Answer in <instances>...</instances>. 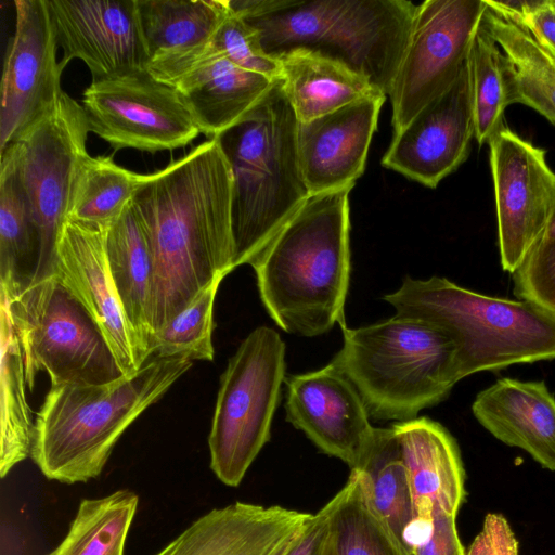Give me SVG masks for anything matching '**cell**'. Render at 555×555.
Instances as JSON below:
<instances>
[{"label":"cell","mask_w":555,"mask_h":555,"mask_svg":"<svg viewBox=\"0 0 555 555\" xmlns=\"http://www.w3.org/2000/svg\"><path fill=\"white\" fill-rule=\"evenodd\" d=\"M282 79L217 138L232 172V268L250 263L310 196Z\"/></svg>","instance_id":"5"},{"label":"cell","mask_w":555,"mask_h":555,"mask_svg":"<svg viewBox=\"0 0 555 555\" xmlns=\"http://www.w3.org/2000/svg\"><path fill=\"white\" fill-rule=\"evenodd\" d=\"M276 60L284 92L299 122L360 100L385 95L362 75L312 51L294 50Z\"/></svg>","instance_id":"25"},{"label":"cell","mask_w":555,"mask_h":555,"mask_svg":"<svg viewBox=\"0 0 555 555\" xmlns=\"http://www.w3.org/2000/svg\"><path fill=\"white\" fill-rule=\"evenodd\" d=\"M106 230L66 220L56 246L57 275L92 315L124 375L147 361L116 291L105 248Z\"/></svg>","instance_id":"17"},{"label":"cell","mask_w":555,"mask_h":555,"mask_svg":"<svg viewBox=\"0 0 555 555\" xmlns=\"http://www.w3.org/2000/svg\"><path fill=\"white\" fill-rule=\"evenodd\" d=\"M105 248L109 271L126 317L149 359L153 260L145 232L132 203L106 230Z\"/></svg>","instance_id":"26"},{"label":"cell","mask_w":555,"mask_h":555,"mask_svg":"<svg viewBox=\"0 0 555 555\" xmlns=\"http://www.w3.org/2000/svg\"><path fill=\"white\" fill-rule=\"evenodd\" d=\"M466 555H519L517 539L506 518L496 513L487 514Z\"/></svg>","instance_id":"38"},{"label":"cell","mask_w":555,"mask_h":555,"mask_svg":"<svg viewBox=\"0 0 555 555\" xmlns=\"http://www.w3.org/2000/svg\"><path fill=\"white\" fill-rule=\"evenodd\" d=\"M278 59L308 50L335 60L388 95L416 4L408 0H228Z\"/></svg>","instance_id":"3"},{"label":"cell","mask_w":555,"mask_h":555,"mask_svg":"<svg viewBox=\"0 0 555 555\" xmlns=\"http://www.w3.org/2000/svg\"><path fill=\"white\" fill-rule=\"evenodd\" d=\"M384 300L396 314L426 321L449 335L460 379L555 359V318L527 301L482 295L439 276H406Z\"/></svg>","instance_id":"7"},{"label":"cell","mask_w":555,"mask_h":555,"mask_svg":"<svg viewBox=\"0 0 555 555\" xmlns=\"http://www.w3.org/2000/svg\"><path fill=\"white\" fill-rule=\"evenodd\" d=\"M512 275L518 299L555 318V240H541Z\"/></svg>","instance_id":"37"},{"label":"cell","mask_w":555,"mask_h":555,"mask_svg":"<svg viewBox=\"0 0 555 555\" xmlns=\"http://www.w3.org/2000/svg\"><path fill=\"white\" fill-rule=\"evenodd\" d=\"M472 411L494 438L555 470V397L543 380L498 379L476 396Z\"/></svg>","instance_id":"22"},{"label":"cell","mask_w":555,"mask_h":555,"mask_svg":"<svg viewBox=\"0 0 555 555\" xmlns=\"http://www.w3.org/2000/svg\"><path fill=\"white\" fill-rule=\"evenodd\" d=\"M206 50L225 56L244 69L273 80L281 78L279 60L263 51L257 30L230 8Z\"/></svg>","instance_id":"36"},{"label":"cell","mask_w":555,"mask_h":555,"mask_svg":"<svg viewBox=\"0 0 555 555\" xmlns=\"http://www.w3.org/2000/svg\"><path fill=\"white\" fill-rule=\"evenodd\" d=\"M473 138L475 120L466 61L447 90L393 132L382 165L434 189L467 159Z\"/></svg>","instance_id":"15"},{"label":"cell","mask_w":555,"mask_h":555,"mask_svg":"<svg viewBox=\"0 0 555 555\" xmlns=\"http://www.w3.org/2000/svg\"><path fill=\"white\" fill-rule=\"evenodd\" d=\"M62 69L73 59L92 81L147 69L137 0H48Z\"/></svg>","instance_id":"16"},{"label":"cell","mask_w":555,"mask_h":555,"mask_svg":"<svg viewBox=\"0 0 555 555\" xmlns=\"http://www.w3.org/2000/svg\"><path fill=\"white\" fill-rule=\"evenodd\" d=\"M285 380V344L259 326L241 343L220 379L208 436L210 468L225 486L237 487L270 439Z\"/></svg>","instance_id":"9"},{"label":"cell","mask_w":555,"mask_h":555,"mask_svg":"<svg viewBox=\"0 0 555 555\" xmlns=\"http://www.w3.org/2000/svg\"><path fill=\"white\" fill-rule=\"evenodd\" d=\"M350 191L310 195L249 263L266 310L289 334L313 337L335 324L346 327Z\"/></svg>","instance_id":"2"},{"label":"cell","mask_w":555,"mask_h":555,"mask_svg":"<svg viewBox=\"0 0 555 555\" xmlns=\"http://www.w3.org/2000/svg\"><path fill=\"white\" fill-rule=\"evenodd\" d=\"M1 301V437L0 476L4 478L31 455L35 425L26 399V375L22 348L7 299Z\"/></svg>","instance_id":"29"},{"label":"cell","mask_w":555,"mask_h":555,"mask_svg":"<svg viewBox=\"0 0 555 555\" xmlns=\"http://www.w3.org/2000/svg\"><path fill=\"white\" fill-rule=\"evenodd\" d=\"M400 443L415 517L431 518L440 508L456 516L465 491V472L456 441L426 416L391 425Z\"/></svg>","instance_id":"23"},{"label":"cell","mask_w":555,"mask_h":555,"mask_svg":"<svg viewBox=\"0 0 555 555\" xmlns=\"http://www.w3.org/2000/svg\"><path fill=\"white\" fill-rule=\"evenodd\" d=\"M486 11L485 0H426L416 5L388 93L393 132L405 127L455 80Z\"/></svg>","instance_id":"11"},{"label":"cell","mask_w":555,"mask_h":555,"mask_svg":"<svg viewBox=\"0 0 555 555\" xmlns=\"http://www.w3.org/2000/svg\"><path fill=\"white\" fill-rule=\"evenodd\" d=\"M147 70L172 81L201 55L229 13L228 0H137Z\"/></svg>","instance_id":"21"},{"label":"cell","mask_w":555,"mask_h":555,"mask_svg":"<svg viewBox=\"0 0 555 555\" xmlns=\"http://www.w3.org/2000/svg\"><path fill=\"white\" fill-rule=\"evenodd\" d=\"M501 266L514 273L543 238L555 204L545 150L503 127L488 142Z\"/></svg>","instance_id":"13"},{"label":"cell","mask_w":555,"mask_h":555,"mask_svg":"<svg viewBox=\"0 0 555 555\" xmlns=\"http://www.w3.org/2000/svg\"><path fill=\"white\" fill-rule=\"evenodd\" d=\"M385 99L367 98L310 121H298V157L310 195L353 188L364 171Z\"/></svg>","instance_id":"19"},{"label":"cell","mask_w":555,"mask_h":555,"mask_svg":"<svg viewBox=\"0 0 555 555\" xmlns=\"http://www.w3.org/2000/svg\"><path fill=\"white\" fill-rule=\"evenodd\" d=\"M456 516L440 508L433 509V532L429 539L413 551V555H466L461 543Z\"/></svg>","instance_id":"39"},{"label":"cell","mask_w":555,"mask_h":555,"mask_svg":"<svg viewBox=\"0 0 555 555\" xmlns=\"http://www.w3.org/2000/svg\"><path fill=\"white\" fill-rule=\"evenodd\" d=\"M138 506L130 489L81 500L66 535L47 555H124Z\"/></svg>","instance_id":"32"},{"label":"cell","mask_w":555,"mask_h":555,"mask_svg":"<svg viewBox=\"0 0 555 555\" xmlns=\"http://www.w3.org/2000/svg\"><path fill=\"white\" fill-rule=\"evenodd\" d=\"M341 330L343 347L330 363L356 388L371 418H416L443 401L460 380L456 347L431 323L395 314Z\"/></svg>","instance_id":"6"},{"label":"cell","mask_w":555,"mask_h":555,"mask_svg":"<svg viewBox=\"0 0 555 555\" xmlns=\"http://www.w3.org/2000/svg\"><path fill=\"white\" fill-rule=\"evenodd\" d=\"M481 25L507 61L513 104L527 105L555 125V59L524 27L488 7Z\"/></svg>","instance_id":"28"},{"label":"cell","mask_w":555,"mask_h":555,"mask_svg":"<svg viewBox=\"0 0 555 555\" xmlns=\"http://www.w3.org/2000/svg\"><path fill=\"white\" fill-rule=\"evenodd\" d=\"M7 299L23 352L26 383L46 371L51 387L104 384L124 374L92 315L56 274Z\"/></svg>","instance_id":"8"},{"label":"cell","mask_w":555,"mask_h":555,"mask_svg":"<svg viewBox=\"0 0 555 555\" xmlns=\"http://www.w3.org/2000/svg\"><path fill=\"white\" fill-rule=\"evenodd\" d=\"M40 250L27 198L5 160L0 164V289L12 297L33 281Z\"/></svg>","instance_id":"30"},{"label":"cell","mask_w":555,"mask_h":555,"mask_svg":"<svg viewBox=\"0 0 555 555\" xmlns=\"http://www.w3.org/2000/svg\"><path fill=\"white\" fill-rule=\"evenodd\" d=\"M542 240H555V204L553 206Z\"/></svg>","instance_id":"42"},{"label":"cell","mask_w":555,"mask_h":555,"mask_svg":"<svg viewBox=\"0 0 555 555\" xmlns=\"http://www.w3.org/2000/svg\"><path fill=\"white\" fill-rule=\"evenodd\" d=\"M332 513L331 500L315 514H312L301 534L285 555H322L326 542L330 517Z\"/></svg>","instance_id":"40"},{"label":"cell","mask_w":555,"mask_h":555,"mask_svg":"<svg viewBox=\"0 0 555 555\" xmlns=\"http://www.w3.org/2000/svg\"><path fill=\"white\" fill-rule=\"evenodd\" d=\"M81 102L89 130L116 150L172 151L201 133L177 88L147 69L92 81Z\"/></svg>","instance_id":"12"},{"label":"cell","mask_w":555,"mask_h":555,"mask_svg":"<svg viewBox=\"0 0 555 555\" xmlns=\"http://www.w3.org/2000/svg\"><path fill=\"white\" fill-rule=\"evenodd\" d=\"M222 279L212 281L166 326L153 334L149 343L150 357L191 361L214 359L212 312Z\"/></svg>","instance_id":"35"},{"label":"cell","mask_w":555,"mask_h":555,"mask_svg":"<svg viewBox=\"0 0 555 555\" xmlns=\"http://www.w3.org/2000/svg\"><path fill=\"white\" fill-rule=\"evenodd\" d=\"M331 502L322 555H411L374 513L353 472Z\"/></svg>","instance_id":"33"},{"label":"cell","mask_w":555,"mask_h":555,"mask_svg":"<svg viewBox=\"0 0 555 555\" xmlns=\"http://www.w3.org/2000/svg\"><path fill=\"white\" fill-rule=\"evenodd\" d=\"M555 59V0H540L539 4L518 24Z\"/></svg>","instance_id":"41"},{"label":"cell","mask_w":555,"mask_h":555,"mask_svg":"<svg viewBox=\"0 0 555 555\" xmlns=\"http://www.w3.org/2000/svg\"><path fill=\"white\" fill-rule=\"evenodd\" d=\"M467 61L475 139L482 145L504 127V112L513 104L511 73L502 50L482 25L474 38Z\"/></svg>","instance_id":"34"},{"label":"cell","mask_w":555,"mask_h":555,"mask_svg":"<svg viewBox=\"0 0 555 555\" xmlns=\"http://www.w3.org/2000/svg\"><path fill=\"white\" fill-rule=\"evenodd\" d=\"M353 472L374 513L408 552L403 533L415 518L401 448L392 427L374 428ZM409 553V552H408Z\"/></svg>","instance_id":"27"},{"label":"cell","mask_w":555,"mask_h":555,"mask_svg":"<svg viewBox=\"0 0 555 555\" xmlns=\"http://www.w3.org/2000/svg\"><path fill=\"white\" fill-rule=\"evenodd\" d=\"M131 203L153 260V336L233 270L232 172L217 138L144 175Z\"/></svg>","instance_id":"1"},{"label":"cell","mask_w":555,"mask_h":555,"mask_svg":"<svg viewBox=\"0 0 555 555\" xmlns=\"http://www.w3.org/2000/svg\"><path fill=\"white\" fill-rule=\"evenodd\" d=\"M191 366L186 359L154 358L108 383L51 387L37 414L31 459L49 480L98 478L125 430Z\"/></svg>","instance_id":"4"},{"label":"cell","mask_w":555,"mask_h":555,"mask_svg":"<svg viewBox=\"0 0 555 555\" xmlns=\"http://www.w3.org/2000/svg\"><path fill=\"white\" fill-rule=\"evenodd\" d=\"M311 515L235 502L202 515L155 555H285Z\"/></svg>","instance_id":"20"},{"label":"cell","mask_w":555,"mask_h":555,"mask_svg":"<svg viewBox=\"0 0 555 555\" xmlns=\"http://www.w3.org/2000/svg\"><path fill=\"white\" fill-rule=\"evenodd\" d=\"M275 80L205 50L171 86L181 94L199 132L212 139L241 121Z\"/></svg>","instance_id":"24"},{"label":"cell","mask_w":555,"mask_h":555,"mask_svg":"<svg viewBox=\"0 0 555 555\" xmlns=\"http://www.w3.org/2000/svg\"><path fill=\"white\" fill-rule=\"evenodd\" d=\"M89 132L82 106L63 92L47 116L0 151L27 198L39 234V259L30 284L57 274V241L67 220L77 165L88 153Z\"/></svg>","instance_id":"10"},{"label":"cell","mask_w":555,"mask_h":555,"mask_svg":"<svg viewBox=\"0 0 555 555\" xmlns=\"http://www.w3.org/2000/svg\"><path fill=\"white\" fill-rule=\"evenodd\" d=\"M286 421L323 453L352 469L374 428L358 391L335 366L285 378Z\"/></svg>","instance_id":"18"},{"label":"cell","mask_w":555,"mask_h":555,"mask_svg":"<svg viewBox=\"0 0 555 555\" xmlns=\"http://www.w3.org/2000/svg\"><path fill=\"white\" fill-rule=\"evenodd\" d=\"M143 176L109 156L85 154L75 171L67 220L108 229L131 203Z\"/></svg>","instance_id":"31"},{"label":"cell","mask_w":555,"mask_h":555,"mask_svg":"<svg viewBox=\"0 0 555 555\" xmlns=\"http://www.w3.org/2000/svg\"><path fill=\"white\" fill-rule=\"evenodd\" d=\"M15 30L1 80L0 151L47 116L62 93L48 0H15Z\"/></svg>","instance_id":"14"}]
</instances>
